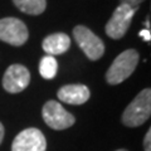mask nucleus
<instances>
[{"label":"nucleus","instance_id":"nucleus-9","mask_svg":"<svg viewBox=\"0 0 151 151\" xmlns=\"http://www.w3.org/2000/svg\"><path fill=\"white\" fill-rule=\"evenodd\" d=\"M89 89L84 84H67L58 91V98L69 105H83L89 100Z\"/></svg>","mask_w":151,"mask_h":151},{"label":"nucleus","instance_id":"nucleus-4","mask_svg":"<svg viewBox=\"0 0 151 151\" xmlns=\"http://www.w3.org/2000/svg\"><path fill=\"white\" fill-rule=\"evenodd\" d=\"M137 9H134L126 4H120L113 12L111 19L106 24V34L112 39H121L129 30L134 14Z\"/></svg>","mask_w":151,"mask_h":151},{"label":"nucleus","instance_id":"nucleus-16","mask_svg":"<svg viewBox=\"0 0 151 151\" xmlns=\"http://www.w3.org/2000/svg\"><path fill=\"white\" fill-rule=\"evenodd\" d=\"M3 139H4V126L1 122H0V144H1Z\"/></svg>","mask_w":151,"mask_h":151},{"label":"nucleus","instance_id":"nucleus-5","mask_svg":"<svg viewBox=\"0 0 151 151\" xmlns=\"http://www.w3.org/2000/svg\"><path fill=\"white\" fill-rule=\"evenodd\" d=\"M42 115L44 122L53 130H65L76 122L74 116L57 101L47 102L43 106Z\"/></svg>","mask_w":151,"mask_h":151},{"label":"nucleus","instance_id":"nucleus-2","mask_svg":"<svg viewBox=\"0 0 151 151\" xmlns=\"http://www.w3.org/2000/svg\"><path fill=\"white\" fill-rule=\"evenodd\" d=\"M139 63V53L135 49H127L116 57L110 65L106 79L110 84H119L134 73Z\"/></svg>","mask_w":151,"mask_h":151},{"label":"nucleus","instance_id":"nucleus-7","mask_svg":"<svg viewBox=\"0 0 151 151\" xmlns=\"http://www.w3.org/2000/svg\"><path fill=\"white\" fill-rule=\"evenodd\" d=\"M47 140L38 129L23 130L13 141L12 151H45Z\"/></svg>","mask_w":151,"mask_h":151},{"label":"nucleus","instance_id":"nucleus-1","mask_svg":"<svg viewBox=\"0 0 151 151\" xmlns=\"http://www.w3.org/2000/svg\"><path fill=\"white\" fill-rule=\"evenodd\" d=\"M151 113V89H142L126 107L122 122L127 127H137L149 120Z\"/></svg>","mask_w":151,"mask_h":151},{"label":"nucleus","instance_id":"nucleus-17","mask_svg":"<svg viewBox=\"0 0 151 151\" xmlns=\"http://www.w3.org/2000/svg\"><path fill=\"white\" fill-rule=\"evenodd\" d=\"M116 151H127V150H125V149H120V150H116Z\"/></svg>","mask_w":151,"mask_h":151},{"label":"nucleus","instance_id":"nucleus-15","mask_svg":"<svg viewBox=\"0 0 151 151\" xmlns=\"http://www.w3.org/2000/svg\"><path fill=\"white\" fill-rule=\"evenodd\" d=\"M139 34H140V37H142V39H144V40L150 42L151 38H150V30H149V29H144V30H141V32L139 33Z\"/></svg>","mask_w":151,"mask_h":151},{"label":"nucleus","instance_id":"nucleus-13","mask_svg":"<svg viewBox=\"0 0 151 151\" xmlns=\"http://www.w3.org/2000/svg\"><path fill=\"white\" fill-rule=\"evenodd\" d=\"M144 146H145V151H151V130L146 132V136L144 140Z\"/></svg>","mask_w":151,"mask_h":151},{"label":"nucleus","instance_id":"nucleus-11","mask_svg":"<svg viewBox=\"0 0 151 151\" xmlns=\"http://www.w3.org/2000/svg\"><path fill=\"white\" fill-rule=\"evenodd\" d=\"M20 12L29 15H39L45 10L47 0H13Z\"/></svg>","mask_w":151,"mask_h":151},{"label":"nucleus","instance_id":"nucleus-3","mask_svg":"<svg viewBox=\"0 0 151 151\" xmlns=\"http://www.w3.org/2000/svg\"><path fill=\"white\" fill-rule=\"evenodd\" d=\"M73 37L79 48L91 60H97L105 53V44L94 33L84 25H77L73 29Z\"/></svg>","mask_w":151,"mask_h":151},{"label":"nucleus","instance_id":"nucleus-12","mask_svg":"<svg viewBox=\"0 0 151 151\" xmlns=\"http://www.w3.org/2000/svg\"><path fill=\"white\" fill-rule=\"evenodd\" d=\"M58 72V63L57 59L52 55H45L40 59L39 63V73L45 79H52L55 77Z\"/></svg>","mask_w":151,"mask_h":151},{"label":"nucleus","instance_id":"nucleus-8","mask_svg":"<svg viewBox=\"0 0 151 151\" xmlns=\"http://www.w3.org/2000/svg\"><path fill=\"white\" fill-rule=\"evenodd\" d=\"M30 73L24 65L12 64L3 77V87L9 93H19L28 87Z\"/></svg>","mask_w":151,"mask_h":151},{"label":"nucleus","instance_id":"nucleus-10","mask_svg":"<svg viewBox=\"0 0 151 151\" xmlns=\"http://www.w3.org/2000/svg\"><path fill=\"white\" fill-rule=\"evenodd\" d=\"M43 50L47 53V55H59L65 53L70 47V39L64 33H55L45 37L43 40Z\"/></svg>","mask_w":151,"mask_h":151},{"label":"nucleus","instance_id":"nucleus-14","mask_svg":"<svg viewBox=\"0 0 151 151\" xmlns=\"http://www.w3.org/2000/svg\"><path fill=\"white\" fill-rule=\"evenodd\" d=\"M142 1L144 0H121V4H126V5H129V6L134 8V9H137L139 8L137 5Z\"/></svg>","mask_w":151,"mask_h":151},{"label":"nucleus","instance_id":"nucleus-6","mask_svg":"<svg viewBox=\"0 0 151 151\" xmlns=\"http://www.w3.org/2000/svg\"><path fill=\"white\" fill-rule=\"evenodd\" d=\"M28 37H29L28 28L20 19L17 18L0 19V40L14 47H20L25 44Z\"/></svg>","mask_w":151,"mask_h":151}]
</instances>
